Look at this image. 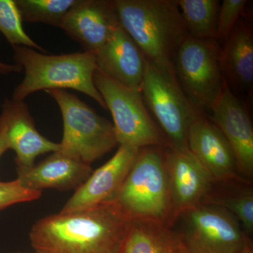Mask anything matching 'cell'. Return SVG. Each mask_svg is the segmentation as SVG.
I'll use <instances>...</instances> for the list:
<instances>
[{
    "instance_id": "7",
    "label": "cell",
    "mask_w": 253,
    "mask_h": 253,
    "mask_svg": "<svg viewBox=\"0 0 253 253\" xmlns=\"http://www.w3.org/2000/svg\"><path fill=\"white\" fill-rule=\"evenodd\" d=\"M174 76L193 104L206 114L220 96L226 81L215 41L188 36L174 59Z\"/></svg>"
},
{
    "instance_id": "5",
    "label": "cell",
    "mask_w": 253,
    "mask_h": 253,
    "mask_svg": "<svg viewBox=\"0 0 253 253\" xmlns=\"http://www.w3.org/2000/svg\"><path fill=\"white\" fill-rule=\"evenodd\" d=\"M140 91L146 108L162 134L166 147L188 150L190 127L198 118L206 114L184 94L174 73L161 71L146 58Z\"/></svg>"
},
{
    "instance_id": "30",
    "label": "cell",
    "mask_w": 253,
    "mask_h": 253,
    "mask_svg": "<svg viewBox=\"0 0 253 253\" xmlns=\"http://www.w3.org/2000/svg\"></svg>"
},
{
    "instance_id": "6",
    "label": "cell",
    "mask_w": 253,
    "mask_h": 253,
    "mask_svg": "<svg viewBox=\"0 0 253 253\" xmlns=\"http://www.w3.org/2000/svg\"><path fill=\"white\" fill-rule=\"evenodd\" d=\"M45 91L56 101L62 114L63 132L59 153L91 166L119 144L113 123L77 95L65 89Z\"/></svg>"
},
{
    "instance_id": "18",
    "label": "cell",
    "mask_w": 253,
    "mask_h": 253,
    "mask_svg": "<svg viewBox=\"0 0 253 253\" xmlns=\"http://www.w3.org/2000/svg\"><path fill=\"white\" fill-rule=\"evenodd\" d=\"M220 61L228 85L251 94L253 84V33L251 23L240 18L220 46Z\"/></svg>"
},
{
    "instance_id": "12",
    "label": "cell",
    "mask_w": 253,
    "mask_h": 253,
    "mask_svg": "<svg viewBox=\"0 0 253 253\" xmlns=\"http://www.w3.org/2000/svg\"><path fill=\"white\" fill-rule=\"evenodd\" d=\"M187 148L216 182L241 180L237 163L229 141L206 115L190 127Z\"/></svg>"
},
{
    "instance_id": "20",
    "label": "cell",
    "mask_w": 253,
    "mask_h": 253,
    "mask_svg": "<svg viewBox=\"0 0 253 253\" xmlns=\"http://www.w3.org/2000/svg\"><path fill=\"white\" fill-rule=\"evenodd\" d=\"M204 204L225 208L239 220L246 236L252 235L253 189L251 181L244 179L230 182H216Z\"/></svg>"
},
{
    "instance_id": "25",
    "label": "cell",
    "mask_w": 253,
    "mask_h": 253,
    "mask_svg": "<svg viewBox=\"0 0 253 253\" xmlns=\"http://www.w3.org/2000/svg\"><path fill=\"white\" fill-rule=\"evenodd\" d=\"M42 191L26 189L17 179L0 181V211L20 203L31 202L40 199Z\"/></svg>"
},
{
    "instance_id": "27",
    "label": "cell",
    "mask_w": 253,
    "mask_h": 253,
    "mask_svg": "<svg viewBox=\"0 0 253 253\" xmlns=\"http://www.w3.org/2000/svg\"><path fill=\"white\" fill-rule=\"evenodd\" d=\"M9 149V146H8L6 138L3 134H0V158Z\"/></svg>"
},
{
    "instance_id": "2",
    "label": "cell",
    "mask_w": 253,
    "mask_h": 253,
    "mask_svg": "<svg viewBox=\"0 0 253 253\" xmlns=\"http://www.w3.org/2000/svg\"><path fill=\"white\" fill-rule=\"evenodd\" d=\"M120 25L145 57L174 73L179 46L189 36L176 0H113Z\"/></svg>"
},
{
    "instance_id": "14",
    "label": "cell",
    "mask_w": 253,
    "mask_h": 253,
    "mask_svg": "<svg viewBox=\"0 0 253 253\" xmlns=\"http://www.w3.org/2000/svg\"><path fill=\"white\" fill-rule=\"evenodd\" d=\"M139 150L134 146L120 145L114 156L93 171L76 189L60 212L83 211L113 200L130 170Z\"/></svg>"
},
{
    "instance_id": "13",
    "label": "cell",
    "mask_w": 253,
    "mask_h": 253,
    "mask_svg": "<svg viewBox=\"0 0 253 253\" xmlns=\"http://www.w3.org/2000/svg\"><path fill=\"white\" fill-rule=\"evenodd\" d=\"M1 109L0 134L16 153L17 167H31L41 155L59 151V143L49 140L38 131L24 101L6 99Z\"/></svg>"
},
{
    "instance_id": "9",
    "label": "cell",
    "mask_w": 253,
    "mask_h": 253,
    "mask_svg": "<svg viewBox=\"0 0 253 253\" xmlns=\"http://www.w3.org/2000/svg\"><path fill=\"white\" fill-rule=\"evenodd\" d=\"M178 220L177 232L189 253H239L251 241L235 216L217 205H199Z\"/></svg>"
},
{
    "instance_id": "3",
    "label": "cell",
    "mask_w": 253,
    "mask_h": 253,
    "mask_svg": "<svg viewBox=\"0 0 253 253\" xmlns=\"http://www.w3.org/2000/svg\"><path fill=\"white\" fill-rule=\"evenodd\" d=\"M13 47L16 64L24 70L25 76L14 89L12 99L24 101L40 90L72 89L88 95L107 109L94 85V74L97 69L94 53L48 55L28 46Z\"/></svg>"
},
{
    "instance_id": "23",
    "label": "cell",
    "mask_w": 253,
    "mask_h": 253,
    "mask_svg": "<svg viewBox=\"0 0 253 253\" xmlns=\"http://www.w3.org/2000/svg\"><path fill=\"white\" fill-rule=\"evenodd\" d=\"M0 32L12 46H28L45 52L23 29L22 18L15 0H0Z\"/></svg>"
},
{
    "instance_id": "28",
    "label": "cell",
    "mask_w": 253,
    "mask_h": 253,
    "mask_svg": "<svg viewBox=\"0 0 253 253\" xmlns=\"http://www.w3.org/2000/svg\"><path fill=\"white\" fill-rule=\"evenodd\" d=\"M172 253H189L188 252L187 250L186 249V248L184 247V245H183L182 242H181L179 245H178L177 247L174 250Z\"/></svg>"
},
{
    "instance_id": "11",
    "label": "cell",
    "mask_w": 253,
    "mask_h": 253,
    "mask_svg": "<svg viewBox=\"0 0 253 253\" xmlns=\"http://www.w3.org/2000/svg\"><path fill=\"white\" fill-rule=\"evenodd\" d=\"M208 118L220 129L234 151L240 175L253 176V129L249 111L228 85L211 108Z\"/></svg>"
},
{
    "instance_id": "24",
    "label": "cell",
    "mask_w": 253,
    "mask_h": 253,
    "mask_svg": "<svg viewBox=\"0 0 253 253\" xmlns=\"http://www.w3.org/2000/svg\"><path fill=\"white\" fill-rule=\"evenodd\" d=\"M247 0H224L218 15L215 42L221 46L230 36L245 11Z\"/></svg>"
},
{
    "instance_id": "19",
    "label": "cell",
    "mask_w": 253,
    "mask_h": 253,
    "mask_svg": "<svg viewBox=\"0 0 253 253\" xmlns=\"http://www.w3.org/2000/svg\"><path fill=\"white\" fill-rule=\"evenodd\" d=\"M180 243L177 231L165 223L132 219L119 253H172Z\"/></svg>"
},
{
    "instance_id": "22",
    "label": "cell",
    "mask_w": 253,
    "mask_h": 253,
    "mask_svg": "<svg viewBox=\"0 0 253 253\" xmlns=\"http://www.w3.org/2000/svg\"><path fill=\"white\" fill-rule=\"evenodd\" d=\"M78 0H15L23 21L59 27L66 13Z\"/></svg>"
},
{
    "instance_id": "17",
    "label": "cell",
    "mask_w": 253,
    "mask_h": 253,
    "mask_svg": "<svg viewBox=\"0 0 253 253\" xmlns=\"http://www.w3.org/2000/svg\"><path fill=\"white\" fill-rule=\"evenodd\" d=\"M17 179L28 189H77L93 172L90 165L59 151L31 167H16Z\"/></svg>"
},
{
    "instance_id": "4",
    "label": "cell",
    "mask_w": 253,
    "mask_h": 253,
    "mask_svg": "<svg viewBox=\"0 0 253 253\" xmlns=\"http://www.w3.org/2000/svg\"><path fill=\"white\" fill-rule=\"evenodd\" d=\"M113 200L131 219L161 221L168 226L170 197L164 147L148 146L139 150Z\"/></svg>"
},
{
    "instance_id": "21",
    "label": "cell",
    "mask_w": 253,
    "mask_h": 253,
    "mask_svg": "<svg viewBox=\"0 0 253 253\" xmlns=\"http://www.w3.org/2000/svg\"><path fill=\"white\" fill-rule=\"evenodd\" d=\"M189 36L215 41L220 1L218 0H176Z\"/></svg>"
},
{
    "instance_id": "26",
    "label": "cell",
    "mask_w": 253,
    "mask_h": 253,
    "mask_svg": "<svg viewBox=\"0 0 253 253\" xmlns=\"http://www.w3.org/2000/svg\"><path fill=\"white\" fill-rule=\"evenodd\" d=\"M22 71V68L18 65L6 64L0 61V73L3 75L9 74V73L20 72Z\"/></svg>"
},
{
    "instance_id": "8",
    "label": "cell",
    "mask_w": 253,
    "mask_h": 253,
    "mask_svg": "<svg viewBox=\"0 0 253 253\" xmlns=\"http://www.w3.org/2000/svg\"><path fill=\"white\" fill-rule=\"evenodd\" d=\"M94 83L104 99L113 120L119 145L140 149L166 144L161 131L151 117L140 90L120 84L96 69Z\"/></svg>"
},
{
    "instance_id": "10",
    "label": "cell",
    "mask_w": 253,
    "mask_h": 253,
    "mask_svg": "<svg viewBox=\"0 0 253 253\" xmlns=\"http://www.w3.org/2000/svg\"><path fill=\"white\" fill-rule=\"evenodd\" d=\"M164 157L170 197L168 226L173 227L181 214L204 204L216 181L189 150L164 147Z\"/></svg>"
},
{
    "instance_id": "15",
    "label": "cell",
    "mask_w": 253,
    "mask_h": 253,
    "mask_svg": "<svg viewBox=\"0 0 253 253\" xmlns=\"http://www.w3.org/2000/svg\"><path fill=\"white\" fill-rule=\"evenodd\" d=\"M119 24L113 0H78L63 17L61 28L84 51L95 53Z\"/></svg>"
},
{
    "instance_id": "29",
    "label": "cell",
    "mask_w": 253,
    "mask_h": 253,
    "mask_svg": "<svg viewBox=\"0 0 253 253\" xmlns=\"http://www.w3.org/2000/svg\"><path fill=\"white\" fill-rule=\"evenodd\" d=\"M239 253H253L252 244H251V241L246 244L244 249L241 250Z\"/></svg>"
},
{
    "instance_id": "1",
    "label": "cell",
    "mask_w": 253,
    "mask_h": 253,
    "mask_svg": "<svg viewBox=\"0 0 253 253\" xmlns=\"http://www.w3.org/2000/svg\"><path fill=\"white\" fill-rule=\"evenodd\" d=\"M131 220L114 200L41 218L32 226L35 253H119Z\"/></svg>"
},
{
    "instance_id": "16",
    "label": "cell",
    "mask_w": 253,
    "mask_h": 253,
    "mask_svg": "<svg viewBox=\"0 0 253 253\" xmlns=\"http://www.w3.org/2000/svg\"><path fill=\"white\" fill-rule=\"evenodd\" d=\"M94 54L97 69L105 76L123 85L140 90L146 57L120 23Z\"/></svg>"
}]
</instances>
